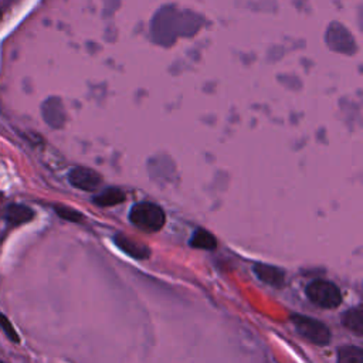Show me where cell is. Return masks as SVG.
Returning a JSON list of instances; mask_svg holds the SVG:
<instances>
[{"mask_svg": "<svg viewBox=\"0 0 363 363\" xmlns=\"http://www.w3.org/2000/svg\"><path fill=\"white\" fill-rule=\"evenodd\" d=\"M291 322L294 323L296 332L309 342L320 346L328 345L330 342V330L323 322L299 313L291 315Z\"/></svg>", "mask_w": 363, "mask_h": 363, "instance_id": "2", "label": "cell"}, {"mask_svg": "<svg viewBox=\"0 0 363 363\" xmlns=\"http://www.w3.org/2000/svg\"><path fill=\"white\" fill-rule=\"evenodd\" d=\"M305 292L312 303L325 309H333L342 302V294L339 288L330 281L315 279L308 284Z\"/></svg>", "mask_w": 363, "mask_h": 363, "instance_id": "3", "label": "cell"}, {"mask_svg": "<svg viewBox=\"0 0 363 363\" xmlns=\"http://www.w3.org/2000/svg\"><path fill=\"white\" fill-rule=\"evenodd\" d=\"M123 200H125V193L118 187L105 189L102 193H99L94 197V203L96 206H101V207L115 206V204L122 203Z\"/></svg>", "mask_w": 363, "mask_h": 363, "instance_id": "9", "label": "cell"}, {"mask_svg": "<svg viewBox=\"0 0 363 363\" xmlns=\"http://www.w3.org/2000/svg\"><path fill=\"white\" fill-rule=\"evenodd\" d=\"M33 217H34V211L28 206L11 203L6 207L4 218H6L7 224L11 227H18L21 224H26V223L31 221Z\"/></svg>", "mask_w": 363, "mask_h": 363, "instance_id": "7", "label": "cell"}, {"mask_svg": "<svg viewBox=\"0 0 363 363\" xmlns=\"http://www.w3.org/2000/svg\"><path fill=\"white\" fill-rule=\"evenodd\" d=\"M113 241L115 244L118 245L119 250H122L125 254H128L129 257L132 258H138V259H145L150 255V250L143 245L142 242L139 241H135L132 240L130 237L125 235V234H121L118 233L115 237H113Z\"/></svg>", "mask_w": 363, "mask_h": 363, "instance_id": "6", "label": "cell"}, {"mask_svg": "<svg viewBox=\"0 0 363 363\" xmlns=\"http://www.w3.org/2000/svg\"><path fill=\"white\" fill-rule=\"evenodd\" d=\"M0 200H1V193H0Z\"/></svg>", "mask_w": 363, "mask_h": 363, "instance_id": "16", "label": "cell"}, {"mask_svg": "<svg viewBox=\"0 0 363 363\" xmlns=\"http://www.w3.org/2000/svg\"><path fill=\"white\" fill-rule=\"evenodd\" d=\"M337 363H363V350L357 346H342L337 349Z\"/></svg>", "mask_w": 363, "mask_h": 363, "instance_id": "12", "label": "cell"}, {"mask_svg": "<svg viewBox=\"0 0 363 363\" xmlns=\"http://www.w3.org/2000/svg\"><path fill=\"white\" fill-rule=\"evenodd\" d=\"M343 325L354 332L356 335H362L363 333V311L360 306L349 309L343 313Z\"/></svg>", "mask_w": 363, "mask_h": 363, "instance_id": "11", "label": "cell"}, {"mask_svg": "<svg viewBox=\"0 0 363 363\" xmlns=\"http://www.w3.org/2000/svg\"><path fill=\"white\" fill-rule=\"evenodd\" d=\"M0 328L3 330V333L6 335V337L13 342V343H20V336L17 333V330L13 328L11 322L9 320V318L3 313H0Z\"/></svg>", "mask_w": 363, "mask_h": 363, "instance_id": "13", "label": "cell"}, {"mask_svg": "<svg viewBox=\"0 0 363 363\" xmlns=\"http://www.w3.org/2000/svg\"><path fill=\"white\" fill-rule=\"evenodd\" d=\"M54 210H55V213H57L61 218L68 220V221L78 223V221H81V220L84 218L79 211H77V210H74V208H71V207H67V206H60V204H58V206L54 207Z\"/></svg>", "mask_w": 363, "mask_h": 363, "instance_id": "14", "label": "cell"}, {"mask_svg": "<svg viewBox=\"0 0 363 363\" xmlns=\"http://www.w3.org/2000/svg\"><path fill=\"white\" fill-rule=\"evenodd\" d=\"M129 220L139 230L146 233H155L164 225L166 216L157 204L140 201L132 206L129 211Z\"/></svg>", "mask_w": 363, "mask_h": 363, "instance_id": "1", "label": "cell"}, {"mask_svg": "<svg viewBox=\"0 0 363 363\" xmlns=\"http://www.w3.org/2000/svg\"><path fill=\"white\" fill-rule=\"evenodd\" d=\"M41 115L51 128H61L65 122V109L60 98L50 96L41 105Z\"/></svg>", "mask_w": 363, "mask_h": 363, "instance_id": "5", "label": "cell"}, {"mask_svg": "<svg viewBox=\"0 0 363 363\" xmlns=\"http://www.w3.org/2000/svg\"><path fill=\"white\" fill-rule=\"evenodd\" d=\"M68 180L74 187L85 190V191L95 190L102 182L101 174L98 172H95L89 167H84V166L74 167L68 173Z\"/></svg>", "mask_w": 363, "mask_h": 363, "instance_id": "4", "label": "cell"}, {"mask_svg": "<svg viewBox=\"0 0 363 363\" xmlns=\"http://www.w3.org/2000/svg\"><path fill=\"white\" fill-rule=\"evenodd\" d=\"M0 20H1V10H0Z\"/></svg>", "mask_w": 363, "mask_h": 363, "instance_id": "15", "label": "cell"}, {"mask_svg": "<svg viewBox=\"0 0 363 363\" xmlns=\"http://www.w3.org/2000/svg\"><path fill=\"white\" fill-rule=\"evenodd\" d=\"M254 272L255 275L265 284L272 285V286H282L284 281H285V271H282L281 268L268 265V264H255L254 265Z\"/></svg>", "mask_w": 363, "mask_h": 363, "instance_id": "8", "label": "cell"}, {"mask_svg": "<svg viewBox=\"0 0 363 363\" xmlns=\"http://www.w3.org/2000/svg\"><path fill=\"white\" fill-rule=\"evenodd\" d=\"M193 248H201V250H214L217 247V241H216V237L208 233L207 230L204 228H197L191 238H190V242H189Z\"/></svg>", "mask_w": 363, "mask_h": 363, "instance_id": "10", "label": "cell"}]
</instances>
